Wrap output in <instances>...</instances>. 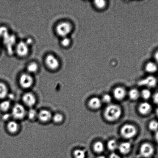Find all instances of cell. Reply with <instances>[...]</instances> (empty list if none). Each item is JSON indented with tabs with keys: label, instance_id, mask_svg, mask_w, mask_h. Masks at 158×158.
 Masks as SVG:
<instances>
[{
	"label": "cell",
	"instance_id": "cell-10",
	"mask_svg": "<svg viewBox=\"0 0 158 158\" xmlns=\"http://www.w3.org/2000/svg\"><path fill=\"white\" fill-rule=\"evenodd\" d=\"M23 101L26 106L31 107L35 104L36 99L35 96L32 93H28L23 95Z\"/></svg>",
	"mask_w": 158,
	"mask_h": 158
},
{
	"label": "cell",
	"instance_id": "cell-22",
	"mask_svg": "<svg viewBox=\"0 0 158 158\" xmlns=\"http://www.w3.org/2000/svg\"><path fill=\"white\" fill-rule=\"evenodd\" d=\"M4 42L7 46H11L15 42V37L11 35H7L4 38Z\"/></svg>",
	"mask_w": 158,
	"mask_h": 158
},
{
	"label": "cell",
	"instance_id": "cell-28",
	"mask_svg": "<svg viewBox=\"0 0 158 158\" xmlns=\"http://www.w3.org/2000/svg\"><path fill=\"white\" fill-rule=\"evenodd\" d=\"M38 114L36 111L34 109H30L28 112V117L30 120H33L38 117Z\"/></svg>",
	"mask_w": 158,
	"mask_h": 158
},
{
	"label": "cell",
	"instance_id": "cell-30",
	"mask_svg": "<svg viewBox=\"0 0 158 158\" xmlns=\"http://www.w3.org/2000/svg\"><path fill=\"white\" fill-rule=\"evenodd\" d=\"M149 128L151 131H157L158 129V122L156 121H152L149 123Z\"/></svg>",
	"mask_w": 158,
	"mask_h": 158
},
{
	"label": "cell",
	"instance_id": "cell-39",
	"mask_svg": "<svg viewBox=\"0 0 158 158\" xmlns=\"http://www.w3.org/2000/svg\"><path fill=\"white\" fill-rule=\"evenodd\" d=\"M97 158H106V157L103 156H98Z\"/></svg>",
	"mask_w": 158,
	"mask_h": 158
},
{
	"label": "cell",
	"instance_id": "cell-4",
	"mask_svg": "<svg viewBox=\"0 0 158 158\" xmlns=\"http://www.w3.org/2000/svg\"><path fill=\"white\" fill-rule=\"evenodd\" d=\"M154 152V148L150 143H144L140 147V154L143 157L148 158L151 157Z\"/></svg>",
	"mask_w": 158,
	"mask_h": 158
},
{
	"label": "cell",
	"instance_id": "cell-26",
	"mask_svg": "<svg viewBox=\"0 0 158 158\" xmlns=\"http://www.w3.org/2000/svg\"><path fill=\"white\" fill-rule=\"evenodd\" d=\"M38 65L35 63H32L29 64L28 66L27 69L29 73H35L38 70Z\"/></svg>",
	"mask_w": 158,
	"mask_h": 158
},
{
	"label": "cell",
	"instance_id": "cell-36",
	"mask_svg": "<svg viewBox=\"0 0 158 158\" xmlns=\"http://www.w3.org/2000/svg\"><path fill=\"white\" fill-rule=\"evenodd\" d=\"M154 58L156 62L158 64V51L155 54Z\"/></svg>",
	"mask_w": 158,
	"mask_h": 158
},
{
	"label": "cell",
	"instance_id": "cell-21",
	"mask_svg": "<svg viewBox=\"0 0 158 158\" xmlns=\"http://www.w3.org/2000/svg\"><path fill=\"white\" fill-rule=\"evenodd\" d=\"M140 93L137 89H131L129 91V97L130 98L133 100H137L140 97Z\"/></svg>",
	"mask_w": 158,
	"mask_h": 158
},
{
	"label": "cell",
	"instance_id": "cell-40",
	"mask_svg": "<svg viewBox=\"0 0 158 158\" xmlns=\"http://www.w3.org/2000/svg\"><path fill=\"white\" fill-rule=\"evenodd\" d=\"M156 114H157V117H158V108L157 109V110H156Z\"/></svg>",
	"mask_w": 158,
	"mask_h": 158
},
{
	"label": "cell",
	"instance_id": "cell-34",
	"mask_svg": "<svg viewBox=\"0 0 158 158\" xmlns=\"http://www.w3.org/2000/svg\"><path fill=\"white\" fill-rule=\"evenodd\" d=\"M153 101L155 103L158 104V92L156 93L153 96Z\"/></svg>",
	"mask_w": 158,
	"mask_h": 158
},
{
	"label": "cell",
	"instance_id": "cell-18",
	"mask_svg": "<svg viewBox=\"0 0 158 158\" xmlns=\"http://www.w3.org/2000/svg\"><path fill=\"white\" fill-rule=\"evenodd\" d=\"M93 149L96 153H101L104 150V145L101 142H96L94 144Z\"/></svg>",
	"mask_w": 158,
	"mask_h": 158
},
{
	"label": "cell",
	"instance_id": "cell-17",
	"mask_svg": "<svg viewBox=\"0 0 158 158\" xmlns=\"http://www.w3.org/2000/svg\"><path fill=\"white\" fill-rule=\"evenodd\" d=\"M7 128L9 132L11 133H15L18 131L19 125L16 122L11 121L8 123Z\"/></svg>",
	"mask_w": 158,
	"mask_h": 158
},
{
	"label": "cell",
	"instance_id": "cell-9",
	"mask_svg": "<svg viewBox=\"0 0 158 158\" xmlns=\"http://www.w3.org/2000/svg\"><path fill=\"white\" fill-rule=\"evenodd\" d=\"M17 54L21 56H24L27 55L28 52V47L27 43L21 42L17 45L16 48Z\"/></svg>",
	"mask_w": 158,
	"mask_h": 158
},
{
	"label": "cell",
	"instance_id": "cell-35",
	"mask_svg": "<svg viewBox=\"0 0 158 158\" xmlns=\"http://www.w3.org/2000/svg\"><path fill=\"white\" fill-rule=\"evenodd\" d=\"M109 158H121L120 156L115 153H113L109 156Z\"/></svg>",
	"mask_w": 158,
	"mask_h": 158
},
{
	"label": "cell",
	"instance_id": "cell-27",
	"mask_svg": "<svg viewBox=\"0 0 158 158\" xmlns=\"http://www.w3.org/2000/svg\"><path fill=\"white\" fill-rule=\"evenodd\" d=\"M141 96L145 100H147L151 97V93L149 89H144L141 92Z\"/></svg>",
	"mask_w": 158,
	"mask_h": 158
},
{
	"label": "cell",
	"instance_id": "cell-11",
	"mask_svg": "<svg viewBox=\"0 0 158 158\" xmlns=\"http://www.w3.org/2000/svg\"><path fill=\"white\" fill-rule=\"evenodd\" d=\"M114 98L117 100H121L125 98L126 95L125 89L122 87H118L114 89L113 91Z\"/></svg>",
	"mask_w": 158,
	"mask_h": 158
},
{
	"label": "cell",
	"instance_id": "cell-23",
	"mask_svg": "<svg viewBox=\"0 0 158 158\" xmlns=\"http://www.w3.org/2000/svg\"><path fill=\"white\" fill-rule=\"evenodd\" d=\"M11 104L9 102L4 101L0 103V109L3 111H6L8 110Z\"/></svg>",
	"mask_w": 158,
	"mask_h": 158
},
{
	"label": "cell",
	"instance_id": "cell-19",
	"mask_svg": "<svg viewBox=\"0 0 158 158\" xmlns=\"http://www.w3.org/2000/svg\"><path fill=\"white\" fill-rule=\"evenodd\" d=\"M106 1L104 0H96L94 2V5L95 7L99 10H103L106 7Z\"/></svg>",
	"mask_w": 158,
	"mask_h": 158
},
{
	"label": "cell",
	"instance_id": "cell-6",
	"mask_svg": "<svg viewBox=\"0 0 158 158\" xmlns=\"http://www.w3.org/2000/svg\"><path fill=\"white\" fill-rule=\"evenodd\" d=\"M33 80L31 76L28 74H23L19 79L21 86L24 88H28L32 86Z\"/></svg>",
	"mask_w": 158,
	"mask_h": 158
},
{
	"label": "cell",
	"instance_id": "cell-2",
	"mask_svg": "<svg viewBox=\"0 0 158 158\" xmlns=\"http://www.w3.org/2000/svg\"><path fill=\"white\" fill-rule=\"evenodd\" d=\"M120 132L122 135L125 138L131 139L137 134V130L134 125L126 124L122 127Z\"/></svg>",
	"mask_w": 158,
	"mask_h": 158
},
{
	"label": "cell",
	"instance_id": "cell-7",
	"mask_svg": "<svg viewBox=\"0 0 158 158\" xmlns=\"http://www.w3.org/2000/svg\"><path fill=\"white\" fill-rule=\"evenodd\" d=\"M138 84L140 86H146L149 88L154 87L157 84V80L154 77L149 76L139 81Z\"/></svg>",
	"mask_w": 158,
	"mask_h": 158
},
{
	"label": "cell",
	"instance_id": "cell-38",
	"mask_svg": "<svg viewBox=\"0 0 158 158\" xmlns=\"http://www.w3.org/2000/svg\"><path fill=\"white\" fill-rule=\"evenodd\" d=\"M155 139L157 142H158V131H157L156 133Z\"/></svg>",
	"mask_w": 158,
	"mask_h": 158
},
{
	"label": "cell",
	"instance_id": "cell-31",
	"mask_svg": "<svg viewBox=\"0 0 158 158\" xmlns=\"http://www.w3.org/2000/svg\"><path fill=\"white\" fill-rule=\"evenodd\" d=\"M70 39L66 37H63V39L62 40L61 43L63 46H67L70 44Z\"/></svg>",
	"mask_w": 158,
	"mask_h": 158
},
{
	"label": "cell",
	"instance_id": "cell-24",
	"mask_svg": "<svg viewBox=\"0 0 158 158\" xmlns=\"http://www.w3.org/2000/svg\"><path fill=\"white\" fill-rule=\"evenodd\" d=\"M107 146L108 149L109 150L111 151H114L117 149L118 145L115 140H111L108 142Z\"/></svg>",
	"mask_w": 158,
	"mask_h": 158
},
{
	"label": "cell",
	"instance_id": "cell-37",
	"mask_svg": "<svg viewBox=\"0 0 158 158\" xmlns=\"http://www.w3.org/2000/svg\"><path fill=\"white\" fill-rule=\"evenodd\" d=\"M3 119L4 120H7V119L9 118V116L7 114H6V115H5L3 117Z\"/></svg>",
	"mask_w": 158,
	"mask_h": 158
},
{
	"label": "cell",
	"instance_id": "cell-3",
	"mask_svg": "<svg viewBox=\"0 0 158 158\" xmlns=\"http://www.w3.org/2000/svg\"><path fill=\"white\" fill-rule=\"evenodd\" d=\"M72 30V26L67 22L60 23L57 26L56 31L57 34L60 36L65 37L70 33Z\"/></svg>",
	"mask_w": 158,
	"mask_h": 158
},
{
	"label": "cell",
	"instance_id": "cell-12",
	"mask_svg": "<svg viewBox=\"0 0 158 158\" xmlns=\"http://www.w3.org/2000/svg\"><path fill=\"white\" fill-rule=\"evenodd\" d=\"M38 117L41 121L45 122L49 121L52 118V114L49 111L42 110L38 113Z\"/></svg>",
	"mask_w": 158,
	"mask_h": 158
},
{
	"label": "cell",
	"instance_id": "cell-8",
	"mask_svg": "<svg viewBox=\"0 0 158 158\" xmlns=\"http://www.w3.org/2000/svg\"><path fill=\"white\" fill-rule=\"evenodd\" d=\"M46 63L48 67L52 69H56L59 65L58 60L52 55L48 56L46 59Z\"/></svg>",
	"mask_w": 158,
	"mask_h": 158
},
{
	"label": "cell",
	"instance_id": "cell-5",
	"mask_svg": "<svg viewBox=\"0 0 158 158\" xmlns=\"http://www.w3.org/2000/svg\"><path fill=\"white\" fill-rule=\"evenodd\" d=\"M26 114V110L22 105L20 104L15 105L12 110V115L17 119L24 118Z\"/></svg>",
	"mask_w": 158,
	"mask_h": 158
},
{
	"label": "cell",
	"instance_id": "cell-20",
	"mask_svg": "<svg viewBox=\"0 0 158 158\" xmlns=\"http://www.w3.org/2000/svg\"><path fill=\"white\" fill-rule=\"evenodd\" d=\"M8 94L7 86L4 84L0 83V99L5 98Z\"/></svg>",
	"mask_w": 158,
	"mask_h": 158
},
{
	"label": "cell",
	"instance_id": "cell-14",
	"mask_svg": "<svg viewBox=\"0 0 158 158\" xmlns=\"http://www.w3.org/2000/svg\"><path fill=\"white\" fill-rule=\"evenodd\" d=\"M152 109L151 104L148 102H145L140 104L139 107V112L142 114H149Z\"/></svg>",
	"mask_w": 158,
	"mask_h": 158
},
{
	"label": "cell",
	"instance_id": "cell-1",
	"mask_svg": "<svg viewBox=\"0 0 158 158\" xmlns=\"http://www.w3.org/2000/svg\"><path fill=\"white\" fill-rule=\"evenodd\" d=\"M122 112L121 108L118 105H110L105 109L104 116L108 121L114 122L120 118Z\"/></svg>",
	"mask_w": 158,
	"mask_h": 158
},
{
	"label": "cell",
	"instance_id": "cell-29",
	"mask_svg": "<svg viewBox=\"0 0 158 158\" xmlns=\"http://www.w3.org/2000/svg\"><path fill=\"white\" fill-rule=\"evenodd\" d=\"M52 118L53 120L56 123H60L63 120V116L61 114H55Z\"/></svg>",
	"mask_w": 158,
	"mask_h": 158
},
{
	"label": "cell",
	"instance_id": "cell-15",
	"mask_svg": "<svg viewBox=\"0 0 158 158\" xmlns=\"http://www.w3.org/2000/svg\"><path fill=\"white\" fill-rule=\"evenodd\" d=\"M118 149L121 153L126 155L128 154L130 151L131 145L129 142H123L119 145Z\"/></svg>",
	"mask_w": 158,
	"mask_h": 158
},
{
	"label": "cell",
	"instance_id": "cell-32",
	"mask_svg": "<svg viewBox=\"0 0 158 158\" xmlns=\"http://www.w3.org/2000/svg\"><path fill=\"white\" fill-rule=\"evenodd\" d=\"M8 35L7 29L6 27H0V36L4 38Z\"/></svg>",
	"mask_w": 158,
	"mask_h": 158
},
{
	"label": "cell",
	"instance_id": "cell-16",
	"mask_svg": "<svg viewBox=\"0 0 158 158\" xmlns=\"http://www.w3.org/2000/svg\"><path fill=\"white\" fill-rule=\"evenodd\" d=\"M145 69L146 72L148 73H153L157 72L158 68L155 63L150 62L147 63Z\"/></svg>",
	"mask_w": 158,
	"mask_h": 158
},
{
	"label": "cell",
	"instance_id": "cell-33",
	"mask_svg": "<svg viewBox=\"0 0 158 158\" xmlns=\"http://www.w3.org/2000/svg\"><path fill=\"white\" fill-rule=\"evenodd\" d=\"M112 100V98L109 94H105L103 97V101L105 103H109Z\"/></svg>",
	"mask_w": 158,
	"mask_h": 158
},
{
	"label": "cell",
	"instance_id": "cell-13",
	"mask_svg": "<svg viewBox=\"0 0 158 158\" xmlns=\"http://www.w3.org/2000/svg\"><path fill=\"white\" fill-rule=\"evenodd\" d=\"M88 105L90 108L94 110L98 109L101 107L102 101L97 97H94L89 101Z\"/></svg>",
	"mask_w": 158,
	"mask_h": 158
},
{
	"label": "cell",
	"instance_id": "cell-25",
	"mask_svg": "<svg viewBox=\"0 0 158 158\" xmlns=\"http://www.w3.org/2000/svg\"><path fill=\"white\" fill-rule=\"evenodd\" d=\"M74 156L75 158H85L86 153L83 150L77 149L74 151Z\"/></svg>",
	"mask_w": 158,
	"mask_h": 158
}]
</instances>
